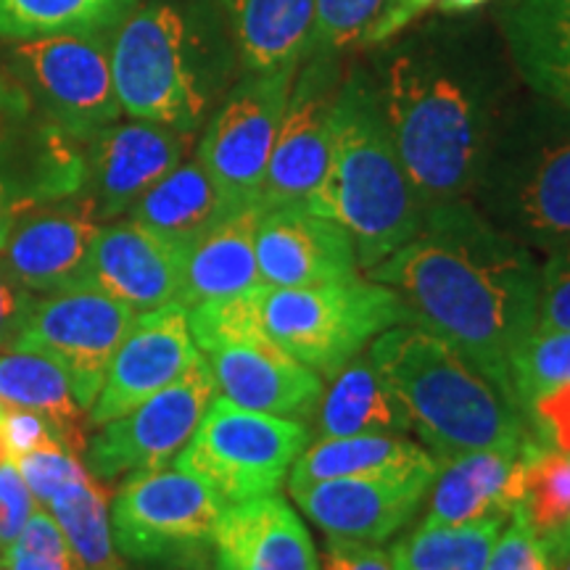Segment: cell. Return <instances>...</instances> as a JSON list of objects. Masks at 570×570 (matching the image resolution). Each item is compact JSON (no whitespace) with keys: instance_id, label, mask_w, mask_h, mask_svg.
I'll return each instance as SVG.
<instances>
[{"instance_id":"6da1fadb","label":"cell","mask_w":570,"mask_h":570,"mask_svg":"<svg viewBox=\"0 0 570 570\" xmlns=\"http://www.w3.org/2000/svg\"><path fill=\"white\" fill-rule=\"evenodd\" d=\"M367 273L404 298L412 325L458 348L515 407L510 362L539 325L541 283L523 246L454 202L428 209L415 238Z\"/></svg>"},{"instance_id":"7a4b0ae2","label":"cell","mask_w":570,"mask_h":570,"mask_svg":"<svg viewBox=\"0 0 570 570\" xmlns=\"http://www.w3.org/2000/svg\"><path fill=\"white\" fill-rule=\"evenodd\" d=\"M487 40L462 27H431L389 42L375 90L389 135L423 209L473 188L487 151Z\"/></svg>"},{"instance_id":"3957f363","label":"cell","mask_w":570,"mask_h":570,"mask_svg":"<svg viewBox=\"0 0 570 570\" xmlns=\"http://www.w3.org/2000/svg\"><path fill=\"white\" fill-rule=\"evenodd\" d=\"M304 206L352 235L360 269L377 267L423 227L425 209L399 161L375 80L365 69H352L341 82L327 169Z\"/></svg>"},{"instance_id":"277c9868","label":"cell","mask_w":570,"mask_h":570,"mask_svg":"<svg viewBox=\"0 0 570 570\" xmlns=\"http://www.w3.org/2000/svg\"><path fill=\"white\" fill-rule=\"evenodd\" d=\"M370 360L436 462L481 449H520L525 420L446 341L396 325L370 344Z\"/></svg>"},{"instance_id":"5b68a950","label":"cell","mask_w":570,"mask_h":570,"mask_svg":"<svg viewBox=\"0 0 570 570\" xmlns=\"http://www.w3.org/2000/svg\"><path fill=\"white\" fill-rule=\"evenodd\" d=\"M217 21L175 0L127 13L111 35V77L122 111L194 135L219 77L238 59L230 30H219Z\"/></svg>"},{"instance_id":"8992f818","label":"cell","mask_w":570,"mask_h":570,"mask_svg":"<svg viewBox=\"0 0 570 570\" xmlns=\"http://www.w3.org/2000/svg\"><path fill=\"white\" fill-rule=\"evenodd\" d=\"M246 296L256 327L320 377L336 375L381 333L412 325L404 298L365 277L306 288L259 283Z\"/></svg>"},{"instance_id":"52a82bcc","label":"cell","mask_w":570,"mask_h":570,"mask_svg":"<svg viewBox=\"0 0 570 570\" xmlns=\"http://www.w3.org/2000/svg\"><path fill=\"white\" fill-rule=\"evenodd\" d=\"M188 320L217 396L238 407L294 420L317 407L323 377L256 327L246 294L198 304Z\"/></svg>"},{"instance_id":"ba28073f","label":"cell","mask_w":570,"mask_h":570,"mask_svg":"<svg viewBox=\"0 0 570 570\" xmlns=\"http://www.w3.org/2000/svg\"><path fill=\"white\" fill-rule=\"evenodd\" d=\"M309 444L302 420L267 415L214 396L177 465L227 504L275 494Z\"/></svg>"},{"instance_id":"9c48e42d","label":"cell","mask_w":570,"mask_h":570,"mask_svg":"<svg viewBox=\"0 0 570 570\" xmlns=\"http://www.w3.org/2000/svg\"><path fill=\"white\" fill-rule=\"evenodd\" d=\"M225 508L217 491L180 468L138 470L111 502L114 544L140 566H175L209 554Z\"/></svg>"},{"instance_id":"30bf717a","label":"cell","mask_w":570,"mask_h":570,"mask_svg":"<svg viewBox=\"0 0 570 570\" xmlns=\"http://www.w3.org/2000/svg\"><path fill=\"white\" fill-rule=\"evenodd\" d=\"M109 30L59 32L19 40L13 75L51 122L90 142L122 114L111 77Z\"/></svg>"},{"instance_id":"8fae6325","label":"cell","mask_w":570,"mask_h":570,"mask_svg":"<svg viewBox=\"0 0 570 570\" xmlns=\"http://www.w3.org/2000/svg\"><path fill=\"white\" fill-rule=\"evenodd\" d=\"M138 312L92 285L53 291L35 298L13 352L48 356L67 373L75 399L90 410L106 373Z\"/></svg>"},{"instance_id":"7c38bea8","label":"cell","mask_w":570,"mask_h":570,"mask_svg":"<svg viewBox=\"0 0 570 570\" xmlns=\"http://www.w3.org/2000/svg\"><path fill=\"white\" fill-rule=\"evenodd\" d=\"M296 71L298 63L273 71H246L198 142L196 159L233 206L259 204Z\"/></svg>"},{"instance_id":"4fadbf2b","label":"cell","mask_w":570,"mask_h":570,"mask_svg":"<svg viewBox=\"0 0 570 570\" xmlns=\"http://www.w3.org/2000/svg\"><path fill=\"white\" fill-rule=\"evenodd\" d=\"M217 396L204 354L177 381L148 396L122 417L109 420L88 439L82 465L96 481H114L125 473L169 465L188 444Z\"/></svg>"},{"instance_id":"5bb4252c","label":"cell","mask_w":570,"mask_h":570,"mask_svg":"<svg viewBox=\"0 0 570 570\" xmlns=\"http://www.w3.org/2000/svg\"><path fill=\"white\" fill-rule=\"evenodd\" d=\"M341 82L344 71L338 53L309 56L298 63L294 88L269 154L265 185L259 194L262 209L304 204L323 183Z\"/></svg>"},{"instance_id":"9a60e30c","label":"cell","mask_w":570,"mask_h":570,"mask_svg":"<svg viewBox=\"0 0 570 570\" xmlns=\"http://www.w3.org/2000/svg\"><path fill=\"white\" fill-rule=\"evenodd\" d=\"M436 473L439 462H428L389 473L309 483L291 489V497L327 537L383 544L415 518Z\"/></svg>"},{"instance_id":"2e32d148","label":"cell","mask_w":570,"mask_h":570,"mask_svg":"<svg viewBox=\"0 0 570 570\" xmlns=\"http://www.w3.org/2000/svg\"><path fill=\"white\" fill-rule=\"evenodd\" d=\"M194 135L154 122H114L85 142L80 196L98 223L130 214L164 175L185 159Z\"/></svg>"},{"instance_id":"e0dca14e","label":"cell","mask_w":570,"mask_h":570,"mask_svg":"<svg viewBox=\"0 0 570 570\" xmlns=\"http://www.w3.org/2000/svg\"><path fill=\"white\" fill-rule=\"evenodd\" d=\"M190 333L188 309L169 302L140 312L117 354H114L104 389L90 407V425H104L159 394L198 360Z\"/></svg>"},{"instance_id":"ac0fdd59","label":"cell","mask_w":570,"mask_h":570,"mask_svg":"<svg viewBox=\"0 0 570 570\" xmlns=\"http://www.w3.org/2000/svg\"><path fill=\"white\" fill-rule=\"evenodd\" d=\"M98 227L101 223L80 194L30 206L6 233L0 262L35 296L75 288L85 283Z\"/></svg>"},{"instance_id":"d6986e66","label":"cell","mask_w":570,"mask_h":570,"mask_svg":"<svg viewBox=\"0 0 570 570\" xmlns=\"http://www.w3.org/2000/svg\"><path fill=\"white\" fill-rule=\"evenodd\" d=\"M256 265L265 285L348 283L360 275L356 246L336 219L306 209L304 204L273 206L256 227Z\"/></svg>"},{"instance_id":"ffe728a7","label":"cell","mask_w":570,"mask_h":570,"mask_svg":"<svg viewBox=\"0 0 570 570\" xmlns=\"http://www.w3.org/2000/svg\"><path fill=\"white\" fill-rule=\"evenodd\" d=\"M185 246L161 238L135 219L98 227L92 238L85 283L135 312L177 302L183 285Z\"/></svg>"},{"instance_id":"44dd1931","label":"cell","mask_w":570,"mask_h":570,"mask_svg":"<svg viewBox=\"0 0 570 570\" xmlns=\"http://www.w3.org/2000/svg\"><path fill=\"white\" fill-rule=\"evenodd\" d=\"M212 552L217 570H323L302 518L275 494L227 504Z\"/></svg>"},{"instance_id":"7402d4cb","label":"cell","mask_w":570,"mask_h":570,"mask_svg":"<svg viewBox=\"0 0 570 570\" xmlns=\"http://www.w3.org/2000/svg\"><path fill=\"white\" fill-rule=\"evenodd\" d=\"M523 499V446L481 449L439 462L420 525H460L510 515Z\"/></svg>"},{"instance_id":"603a6c76","label":"cell","mask_w":570,"mask_h":570,"mask_svg":"<svg viewBox=\"0 0 570 570\" xmlns=\"http://www.w3.org/2000/svg\"><path fill=\"white\" fill-rule=\"evenodd\" d=\"M499 27L523 82L570 111V0H508Z\"/></svg>"},{"instance_id":"cb8c5ba5","label":"cell","mask_w":570,"mask_h":570,"mask_svg":"<svg viewBox=\"0 0 570 570\" xmlns=\"http://www.w3.org/2000/svg\"><path fill=\"white\" fill-rule=\"evenodd\" d=\"M262 204L240 206L185 246L177 304L190 306L244 294L262 283L256 265V227Z\"/></svg>"},{"instance_id":"d4e9b609","label":"cell","mask_w":570,"mask_h":570,"mask_svg":"<svg viewBox=\"0 0 570 570\" xmlns=\"http://www.w3.org/2000/svg\"><path fill=\"white\" fill-rule=\"evenodd\" d=\"M504 202L533 244L550 252L570 240V127L523 154L508 177Z\"/></svg>"},{"instance_id":"484cf974","label":"cell","mask_w":570,"mask_h":570,"mask_svg":"<svg viewBox=\"0 0 570 570\" xmlns=\"http://www.w3.org/2000/svg\"><path fill=\"white\" fill-rule=\"evenodd\" d=\"M317 0H223L244 71L302 63Z\"/></svg>"},{"instance_id":"4316f807","label":"cell","mask_w":570,"mask_h":570,"mask_svg":"<svg viewBox=\"0 0 570 570\" xmlns=\"http://www.w3.org/2000/svg\"><path fill=\"white\" fill-rule=\"evenodd\" d=\"M0 407L30 410L48 420L63 449L82 460L90 417H85L63 370L35 352H0Z\"/></svg>"},{"instance_id":"83f0119b","label":"cell","mask_w":570,"mask_h":570,"mask_svg":"<svg viewBox=\"0 0 570 570\" xmlns=\"http://www.w3.org/2000/svg\"><path fill=\"white\" fill-rule=\"evenodd\" d=\"M233 206L206 173L198 159L180 161L169 175L140 198L130 209V219L159 233L177 246H188L198 235L217 225Z\"/></svg>"},{"instance_id":"f1b7e54d","label":"cell","mask_w":570,"mask_h":570,"mask_svg":"<svg viewBox=\"0 0 570 570\" xmlns=\"http://www.w3.org/2000/svg\"><path fill=\"white\" fill-rule=\"evenodd\" d=\"M327 381L317 402V439L399 433L410 428L402 404L370 356L356 354Z\"/></svg>"},{"instance_id":"f546056e","label":"cell","mask_w":570,"mask_h":570,"mask_svg":"<svg viewBox=\"0 0 570 570\" xmlns=\"http://www.w3.org/2000/svg\"><path fill=\"white\" fill-rule=\"evenodd\" d=\"M436 462L431 452L396 433H360V436L317 439L306 444L291 468L288 489H302L309 483L356 479V475L389 473Z\"/></svg>"},{"instance_id":"4dcf8cb0","label":"cell","mask_w":570,"mask_h":570,"mask_svg":"<svg viewBox=\"0 0 570 570\" xmlns=\"http://www.w3.org/2000/svg\"><path fill=\"white\" fill-rule=\"evenodd\" d=\"M510 515H489L460 525H417L391 550L394 570H487L491 550Z\"/></svg>"},{"instance_id":"1f68e13d","label":"cell","mask_w":570,"mask_h":570,"mask_svg":"<svg viewBox=\"0 0 570 570\" xmlns=\"http://www.w3.org/2000/svg\"><path fill=\"white\" fill-rule=\"evenodd\" d=\"M48 512L67 533L85 570H127L125 558L114 544L109 497L101 481L88 473L85 479L69 483L48 502Z\"/></svg>"},{"instance_id":"d6a6232c","label":"cell","mask_w":570,"mask_h":570,"mask_svg":"<svg viewBox=\"0 0 570 570\" xmlns=\"http://www.w3.org/2000/svg\"><path fill=\"white\" fill-rule=\"evenodd\" d=\"M518 508L525 512L531 529L544 541L552 562V554L570 523V454L525 439L523 499Z\"/></svg>"},{"instance_id":"836d02e7","label":"cell","mask_w":570,"mask_h":570,"mask_svg":"<svg viewBox=\"0 0 570 570\" xmlns=\"http://www.w3.org/2000/svg\"><path fill=\"white\" fill-rule=\"evenodd\" d=\"M132 6L135 0H0V38L111 30Z\"/></svg>"},{"instance_id":"e575fe53","label":"cell","mask_w":570,"mask_h":570,"mask_svg":"<svg viewBox=\"0 0 570 570\" xmlns=\"http://www.w3.org/2000/svg\"><path fill=\"white\" fill-rule=\"evenodd\" d=\"M510 386L520 415L533 399L570 386V331L533 327L510 362Z\"/></svg>"},{"instance_id":"d590c367","label":"cell","mask_w":570,"mask_h":570,"mask_svg":"<svg viewBox=\"0 0 570 570\" xmlns=\"http://www.w3.org/2000/svg\"><path fill=\"white\" fill-rule=\"evenodd\" d=\"M383 6L386 0H317L302 61L309 56L341 53L365 40Z\"/></svg>"},{"instance_id":"8d00e7d4","label":"cell","mask_w":570,"mask_h":570,"mask_svg":"<svg viewBox=\"0 0 570 570\" xmlns=\"http://www.w3.org/2000/svg\"><path fill=\"white\" fill-rule=\"evenodd\" d=\"M24 479L27 489L38 502V508H48V502L59 494L63 487L80 481L88 475V468L82 465V460L77 454H71L69 449L61 444H53L40 452L21 454V458L11 460Z\"/></svg>"},{"instance_id":"74e56055","label":"cell","mask_w":570,"mask_h":570,"mask_svg":"<svg viewBox=\"0 0 570 570\" xmlns=\"http://www.w3.org/2000/svg\"><path fill=\"white\" fill-rule=\"evenodd\" d=\"M487 570H552L544 541L531 529L525 512L515 508L491 550Z\"/></svg>"},{"instance_id":"f35d334b","label":"cell","mask_w":570,"mask_h":570,"mask_svg":"<svg viewBox=\"0 0 570 570\" xmlns=\"http://www.w3.org/2000/svg\"><path fill=\"white\" fill-rule=\"evenodd\" d=\"M539 327L570 331V240L550 248L541 265Z\"/></svg>"},{"instance_id":"ab89813d","label":"cell","mask_w":570,"mask_h":570,"mask_svg":"<svg viewBox=\"0 0 570 570\" xmlns=\"http://www.w3.org/2000/svg\"><path fill=\"white\" fill-rule=\"evenodd\" d=\"M35 510H38V502L27 489L17 465L11 460L3 462L0 465V560L17 541Z\"/></svg>"},{"instance_id":"60d3db41","label":"cell","mask_w":570,"mask_h":570,"mask_svg":"<svg viewBox=\"0 0 570 570\" xmlns=\"http://www.w3.org/2000/svg\"><path fill=\"white\" fill-rule=\"evenodd\" d=\"M523 417H529L539 444L570 454V386L533 399Z\"/></svg>"},{"instance_id":"b9f144b4","label":"cell","mask_w":570,"mask_h":570,"mask_svg":"<svg viewBox=\"0 0 570 570\" xmlns=\"http://www.w3.org/2000/svg\"><path fill=\"white\" fill-rule=\"evenodd\" d=\"M0 433H3L6 449H9V460L61 444V441L56 439L53 428L48 425V420L30 410L0 407Z\"/></svg>"},{"instance_id":"7bdbcfd3","label":"cell","mask_w":570,"mask_h":570,"mask_svg":"<svg viewBox=\"0 0 570 570\" xmlns=\"http://www.w3.org/2000/svg\"><path fill=\"white\" fill-rule=\"evenodd\" d=\"M32 291H27L0 262V352H13L24 331L35 304Z\"/></svg>"},{"instance_id":"ee69618b","label":"cell","mask_w":570,"mask_h":570,"mask_svg":"<svg viewBox=\"0 0 570 570\" xmlns=\"http://www.w3.org/2000/svg\"><path fill=\"white\" fill-rule=\"evenodd\" d=\"M323 570H394L391 554L370 541L327 537Z\"/></svg>"},{"instance_id":"f6af8a7d","label":"cell","mask_w":570,"mask_h":570,"mask_svg":"<svg viewBox=\"0 0 570 570\" xmlns=\"http://www.w3.org/2000/svg\"><path fill=\"white\" fill-rule=\"evenodd\" d=\"M433 3H439V0H386V6L377 13L375 24L370 27L365 40H362V46H386L399 32L407 30L412 21L431 9Z\"/></svg>"},{"instance_id":"bcb514c9","label":"cell","mask_w":570,"mask_h":570,"mask_svg":"<svg viewBox=\"0 0 570 570\" xmlns=\"http://www.w3.org/2000/svg\"><path fill=\"white\" fill-rule=\"evenodd\" d=\"M24 209H30L24 190H21V185L17 177H13L9 164H6L3 156H0V244L6 240V233H9V227L13 219H17V214H21Z\"/></svg>"},{"instance_id":"7dc6e473","label":"cell","mask_w":570,"mask_h":570,"mask_svg":"<svg viewBox=\"0 0 570 570\" xmlns=\"http://www.w3.org/2000/svg\"><path fill=\"white\" fill-rule=\"evenodd\" d=\"M3 562L11 570H85L75 550L63 554H38V552H17L9 550Z\"/></svg>"},{"instance_id":"c3c4849f","label":"cell","mask_w":570,"mask_h":570,"mask_svg":"<svg viewBox=\"0 0 570 570\" xmlns=\"http://www.w3.org/2000/svg\"><path fill=\"white\" fill-rule=\"evenodd\" d=\"M489 0H439L441 11L444 13H465V11H475L481 6H487Z\"/></svg>"},{"instance_id":"681fc988","label":"cell","mask_w":570,"mask_h":570,"mask_svg":"<svg viewBox=\"0 0 570 570\" xmlns=\"http://www.w3.org/2000/svg\"><path fill=\"white\" fill-rule=\"evenodd\" d=\"M568 558H570V523H568L566 533H562L558 550H554V554H552V570H560L562 566H566Z\"/></svg>"},{"instance_id":"f907efd6","label":"cell","mask_w":570,"mask_h":570,"mask_svg":"<svg viewBox=\"0 0 570 570\" xmlns=\"http://www.w3.org/2000/svg\"><path fill=\"white\" fill-rule=\"evenodd\" d=\"M169 570H217V568L209 566V558H206V554H198V558L175 562V566H169Z\"/></svg>"},{"instance_id":"816d5d0a","label":"cell","mask_w":570,"mask_h":570,"mask_svg":"<svg viewBox=\"0 0 570 570\" xmlns=\"http://www.w3.org/2000/svg\"><path fill=\"white\" fill-rule=\"evenodd\" d=\"M3 462H9V449H6L3 433H0V465H3Z\"/></svg>"},{"instance_id":"f5cc1de1","label":"cell","mask_w":570,"mask_h":570,"mask_svg":"<svg viewBox=\"0 0 570 570\" xmlns=\"http://www.w3.org/2000/svg\"><path fill=\"white\" fill-rule=\"evenodd\" d=\"M0 570H11V568H9V566H6V562H3V560H0Z\"/></svg>"},{"instance_id":"db71d44e","label":"cell","mask_w":570,"mask_h":570,"mask_svg":"<svg viewBox=\"0 0 570 570\" xmlns=\"http://www.w3.org/2000/svg\"><path fill=\"white\" fill-rule=\"evenodd\" d=\"M560 570H570V558H568V560H566V566H562V568H560Z\"/></svg>"}]
</instances>
